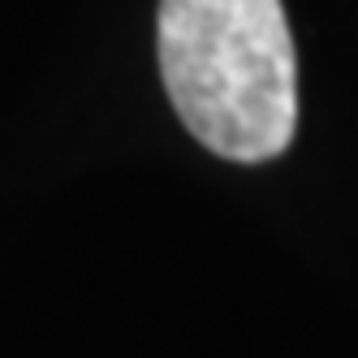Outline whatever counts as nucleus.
<instances>
[{
	"label": "nucleus",
	"instance_id": "obj_1",
	"mask_svg": "<svg viewBox=\"0 0 358 358\" xmlns=\"http://www.w3.org/2000/svg\"><path fill=\"white\" fill-rule=\"evenodd\" d=\"M160 78L220 160L259 164L298 130V57L280 0H160Z\"/></svg>",
	"mask_w": 358,
	"mask_h": 358
}]
</instances>
